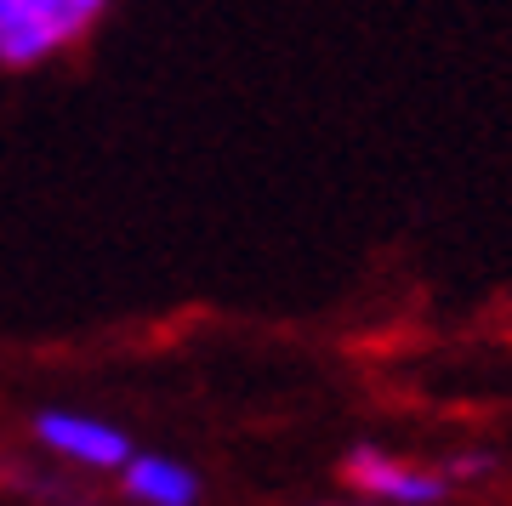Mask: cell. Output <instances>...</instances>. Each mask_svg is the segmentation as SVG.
I'll return each mask as SVG.
<instances>
[{
  "label": "cell",
  "instance_id": "1",
  "mask_svg": "<svg viewBox=\"0 0 512 506\" xmlns=\"http://www.w3.org/2000/svg\"><path fill=\"white\" fill-rule=\"evenodd\" d=\"M114 0H0V69L35 74L103 29Z\"/></svg>",
  "mask_w": 512,
  "mask_h": 506
},
{
  "label": "cell",
  "instance_id": "2",
  "mask_svg": "<svg viewBox=\"0 0 512 506\" xmlns=\"http://www.w3.org/2000/svg\"><path fill=\"white\" fill-rule=\"evenodd\" d=\"M342 478L365 501H382V506H439L450 495V478L444 472H427L416 461H404V455L370 450V444L342 455Z\"/></svg>",
  "mask_w": 512,
  "mask_h": 506
},
{
  "label": "cell",
  "instance_id": "3",
  "mask_svg": "<svg viewBox=\"0 0 512 506\" xmlns=\"http://www.w3.org/2000/svg\"><path fill=\"white\" fill-rule=\"evenodd\" d=\"M35 438L52 455L74 461V467H97V472H120L131 461V438L126 427L92 416V410H40Z\"/></svg>",
  "mask_w": 512,
  "mask_h": 506
},
{
  "label": "cell",
  "instance_id": "4",
  "mask_svg": "<svg viewBox=\"0 0 512 506\" xmlns=\"http://www.w3.org/2000/svg\"><path fill=\"white\" fill-rule=\"evenodd\" d=\"M120 489L137 506H200V478L188 461L160 450H131V461L120 467Z\"/></svg>",
  "mask_w": 512,
  "mask_h": 506
},
{
  "label": "cell",
  "instance_id": "5",
  "mask_svg": "<svg viewBox=\"0 0 512 506\" xmlns=\"http://www.w3.org/2000/svg\"><path fill=\"white\" fill-rule=\"evenodd\" d=\"M450 472H456V478H473V472H490V461H484V455H461Z\"/></svg>",
  "mask_w": 512,
  "mask_h": 506
}]
</instances>
